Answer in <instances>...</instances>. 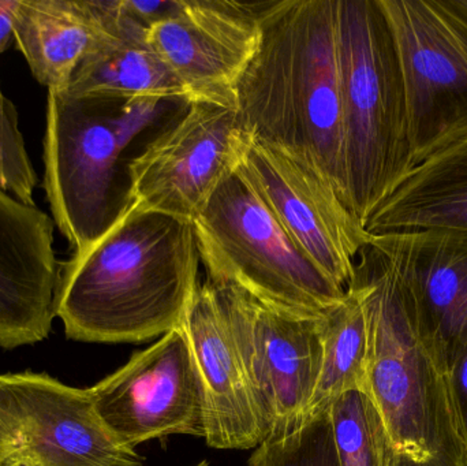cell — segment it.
I'll list each match as a JSON object with an SVG mask.
<instances>
[{"label": "cell", "mask_w": 467, "mask_h": 466, "mask_svg": "<svg viewBox=\"0 0 467 466\" xmlns=\"http://www.w3.org/2000/svg\"><path fill=\"white\" fill-rule=\"evenodd\" d=\"M37 172L19 128L18 111L0 89V188L25 204L36 205Z\"/></svg>", "instance_id": "cell-23"}, {"label": "cell", "mask_w": 467, "mask_h": 466, "mask_svg": "<svg viewBox=\"0 0 467 466\" xmlns=\"http://www.w3.org/2000/svg\"><path fill=\"white\" fill-rule=\"evenodd\" d=\"M408 292L425 341L447 375L467 344V232L370 235Z\"/></svg>", "instance_id": "cell-14"}, {"label": "cell", "mask_w": 467, "mask_h": 466, "mask_svg": "<svg viewBox=\"0 0 467 466\" xmlns=\"http://www.w3.org/2000/svg\"><path fill=\"white\" fill-rule=\"evenodd\" d=\"M89 390L104 426L126 448L171 435L205 440L207 396L182 326Z\"/></svg>", "instance_id": "cell-11"}, {"label": "cell", "mask_w": 467, "mask_h": 466, "mask_svg": "<svg viewBox=\"0 0 467 466\" xmlns=\"http://www.w3.org/2000/svg\"><path fill=\"white\" fill-rule=\"evenodd\" d=\"M329 419L339 466H389L391 440L367 391L340 396L329 408Z\"/></svg>", "instance_id": "cell-21"}, {"label": "cell", "mask_w": 467, "mask_h": 466, "mask_svg": "<svg viewBox=\"0 0 467 466\" xmlns=\"http://www.w3.org/2000/svg\"><path fill=\"white\" fill-rule=\"evenodd\" d=\"M351 284L368 322V394L392 454L389 466H467L446 374L425 341L413 303L386 257L368 243Z\"/></svg>", "instance_id": "cell-3"}, {"label": "cell", "mask_w": 467, "mask_h": 466, "mask_svg": "<svg viewBox=\"0 0 467 466\" xmlns=\"http://www.w3.org/2000/svg\"><path fill=\"white\" fill-rule=\"evenodd\" d=\"M55 224L0 188V347L44 341L55 317L60 263Z\"/></svg>", "instance_id": "cell-15"}, {"label": "cell", "mask_w": 467, "mask_h": 466, "mask_svg": "<svg viewBox=\"0 0 467 466\" xmlns=\"http://www.w3.org/2000/svg\"><path fill=\"white\" fill-rule=\"evenodd\" d=\"M0 423L10 438L0 466H142L104 426L89 388L47 374L0 375Z\"/></svg>", "instance_id": "cell-10"}, {"label": "cell", "mask_w": 467, "mask_h": 466, "mask_svg": "<svg viewBox=\"0 0 467 466\" xmlns=\"http://www.w3.org/2000/svg\"><path fill=\"white\" fill-rule=\"evenodd\" d=\"M197 466H208V464H207V462L204 461V462H202V464H199Z\"/></svg>", "instance_id": "cell-29"}, {"label": "cell", "mask_w": 467, "mask_h": 466, "mask_svg": "<svg viewBox=\"0 0 467 466\" xmlns=\"http://www.w3.org/2000/svg\"><path fill=\"white\" fill-rule=\"evenodd\" d=\"M117 32L96 48L71 79L67 92L120 101L183 100L188 95L145 40V27L120 10Z\"/></svg>", "instance_id": "cell-19"}, {"label": "cell", "mask_w": 467, "mask_h": 466, "mask_svg": "<svg viewBox=\"0 0 467 466\" xmlns=\"http://www.w3.org/2000/svg\"><path fill=\"white\" fill-rule=\"evenodd\" d=\"M181 326L204 382L208 445L223 450L257 449L269 438L268 424L250 386L229 317L208 279L197 289Z\"/></svg>", "instance_id": "cell-16"}, {"label": "cell", "mask_w": 467, "mask_h": 466, "mask_svg": "<svg viewBox=\"0 0 467 466\" xmlns=\"http://www.w3.org/2000/svg\"><path fill=\"white\" fill-rule=\"evenodd\" d=\"M199 263L193 224L129 202L106 234L60 263L55 316L73 341H150L182 325Z\"/></svg>", "instance_id": "cell-1"}, {"label": "cell", "mask_w": 467, "mask_h": 466, "mask_svg": "<svg viewBox=\"0 0 467 466\" xmlns=\"http://www.w3.org/2000/svg\"><path fill=\"white\" fill-rule=\"evenodd\" d=\"M405 85L411 166L467 136V22L443 0H380Z\"/></svg>", "instance_id": "cell-7"}, {"label": "cell", "mask_w": 467, "mask_h": 466, "mask_svg": "<svg viewBox=\"0 0 467 466\" xmlns=\"http://www.w3.org/2000/svg\"><path fill=\"white\" fill-rule=\"evenodd\" d=\"M236 174L296 245L348 290L370 234L334 186L301 156L254 136Z\"/></svg>", "instance_id": "cell-9"}, {"label": "cell", "mask_w": 467, "mask_h": 466, "mask_svg": "<svg viewBox=\"0 0 467 466\" xmlns=\"http://www.w3.org/2000/svg\"><path fill=\"white\" fill-rule=\"evenodd\" d=\"M444 5L467 22V0H443Z\"/></svg>", "instance_id": "cell-27"}, {"label": "cell", "mask_w": 467, "mask_h": 466, "mask_svg": "<svg viewBox=\"0 0 467 466\" xmlns=\"http://www.w3.org/2000/svg\"><path fill=\"white\" fill-rule=\"evenodd\" d=\"M163 101H120L48 90L44 191L55 229L73 254L109 232L128 202L122 156Z\"/></svg>", "instance_id": "cell-5"}, {"label": "cell", "mask_w": 467, "mask_h": 466, "mask_svg": "<svg viewBox=\"0 0 467 466\" xmlns=\"http://www.w3.org/2000/svg\"><path fill=\"white\" fill-rule=\"evenodd\" d=\"M8 446H10V438H8L7 432L0 423V465H2L5 454H7Z\"/></svg>", "instance_id": "cell-28"}, {"label": "cell", "mask_w": 467, "mask_h": 466, "mask_svg": "<svg viewBox=\"0 0 467 466\" xmlns=\"http://www.w3.org/2000/svg\"><path fill=\"white\" fill-rule=\"evenodd\" d=\"M428 229L467 232V136L414 167L365 226L370 235Z\"/></svg>", "instance_id": "cell-18"}, {"label": "cell", "mask_w": 467, "mask_h": 466, "mask_svg": "<svg viewBox=\"0 0 467 466\" xmlns=\"http://www.w3.org/2000/svg\"><path fill=\"white\" fill-rule=\"evenodd\" d=\"M213 286L269 438L291 434L304 424L317 386L323 360L320 320L280 314L235 287Z\"/></svg>", "instance_id": "cell-12"}, {"label": "cell", "mask_w": 467, "mask_h": 466, "mask_svg": "<svg viewBox=\"0 0 467 466\" xmlns=\"http://www.w3.org/2000/svg\"><path fill=\"white\" fill-rule=\"evenodd\" d=\"M249 466H339L329 410L291 434L266 440L254 449Z\"/></svg>", "instance_id": "cell-22"}, {"label": "cell", "mask_w": 467, "mask_h": 466, "mask_svg": "<svg viewBox=\"0 0 467 466\" xmlns=\"http://www.w3.org/2000/svg\"><path fill=\"white\" fill-rule=\"evenodd\" d=\"M318 323L323 360L305 421L328 412L343 394L368 388V322L361 290L350 284L345 300Z\"/></svg>", "instance_id": "cell-20"}, {"label": "cell", "mask_w": 467, "mask_h": 466, "mask_svg": "<svg viewBox=\"0 0 467 466\" xmlns=\"http://www.w3.org/2000/svg\"><path fill=\"white\" fill-rule=\"evenodd\" d=\"M455 423L467 454V344L446 375Z\"/></svg>", "instance_id": "cell-24"}, {"label": "cell", "mask_w": 467, "mask_h": 466, "mask_svg": "<svg viewBox=\"0 0 467 466\" xmlns=\"http://www.w3.org/2000/svg\"><path fill=\"white\" fill-rule=\"evenodd\" d=\"M192 224L211 284L301 319H323L345 300L348 290L296 245L236 172Z\"/></svg>", "instance_id": "cell-6"}, {"label": "cell", "mask_w": 467, "mask_h": 466, "mask_svg": "<svg viewBox=\"0 0 467 466\" xmlns=\"http://www.w3.org/2000/svg\"><path fill=\"white\" fill-rule=\"evenodd\" d=\"M18 0H0V55L14 40V25Z\"/></svg>", "instance_id": "cell-26"}, {"label": "cell", "mask_w": 467, "mask_h": 466, "mask_svg": "<svg viewBox=\"0 0 467 466\" xmlns=\"http://www.w3.org/2000/svg\"><path fill=\"white\" fill-rule=\"evenodd\" d=\"M252 134L235 109L191 103L128 163V202L193 223L244 161Z\"/></svg>", "instance_id": "cell-8"}, {"label": "cell", "mask_w": 467, "mask_h": 466, "mask_svg": "<svg viewBox=\"0 0 467 466\" xmlns=\"http://www.w3.org/2000/svg\"><path fill=\"white\" fill-rule=\"evenodd\" d=\"M348 205L362 226L411 166L405 85L380 0H337Z\"/></svg>", "instance_id": "cell-4"}, {"label": "cell", "mask_w": 467, "mask_h": 466, "mask_svg": "<svg viewBox=\"0 0 467 466\" xmlns=\"http://www.w3.org/2000/svg\"><path fill=\"white\" fill-rule=\"evenodd\" d=\"M182 0H156V2H136V0H119L120 10L130 16L137 24L150 27L155 22L161 21L174 14L180 8Z\"/></svg>", "instance_id": "cell-25"}, {"label": "cell", "mask_w": 467, "mask_h": 466, "mask_svg": "<svg viewBox=\"0 0 467 466\" xmlns=\"http://www.w3.org/2000/svg\"><path fill=\"white\" fill-rule=\"evenodd\" d=\"M258 21L260 47L238 87L239 122L309 161L350 210L337 0L266 2Z\"/></svg>", "instance_id": "cell-2"}, {"label": "cell", "mask_w": 467, "mask_h": 466, "mask_svg": "<svg viewBox=\"0 0 467 466\" xmlns=\"http://www.w3.org/2000/svg\"><path fill=\"white\" fill-rule=\"evenodd\" d=\"M266 2L182 0L171 16L145 29V40L174 74L188 104L235 109L238 87L261 41Z\"/></svg>", "instance_id": "cell-13"}, {"label": "cell", "mask_w": 467, "mask_h": 466, "mask_svg": "<svg viewBox=\"0 0 467 466\" xmlns=\"http://www.w3.org/2000/svg\"><path fill=\"white\" fill-rule=\"evenodd\" d=\"M118 25V0H18L14 41L38 84L66 90Z\"/></svg>", "instance_id": "cell-17"}]
</instances>
